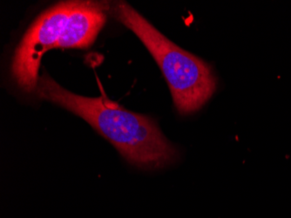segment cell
<instances>
[{
	"label": "cell",
	"instance_id": "3",
	"mask_svg": "<svg viewBox=\"0 0 291 218\" xmlns=\"http://www.w3.org/2000/svg\"><path fill=\"white\" fill-rule=\"evenodd\" d=\"M113 14L140 39L163 73L177 111L182 115L199 111L217 88L212 67L181 49L158 31L127 2H118Z\"/></svg>",
	"mask_w": 291,
	"mask_h": 218
},
{
	"label": "cell",
	"instance_id": "1",
	"mask_svg": "<svg viewBox=\"0 0 291 218\" xmlns=\"http://www.w3.org/2000/svg\"><path fill=\"white\" fill-rule=\"evenodd\" d=\"M35 93L84 119L108 140L132 166L145 170L165 169L179 159V150L164 136L152 117L133 113L105 95L96 98L67 91L44 71Z\"/></svg>",
	"mask_w": 291,
	"mask_h": 218
},
{
	"label": "cell",
	"instance_id": "2",
	"mask_svg": "<svg viewBox=\"0 0 291 218\" xmlns=\"http://www.w3.org/2000/svg\"><path fill=\"white\" fill-rule=\"evenodd\" d=\"M106 3L59 2L40 15L27 30L14 53L12 74L19 88L35 92L41 58L53 48H87L106 21Z\"/></svg>",
	"mask_w": 291,
	"mask_h": 218
}]
</instances>
